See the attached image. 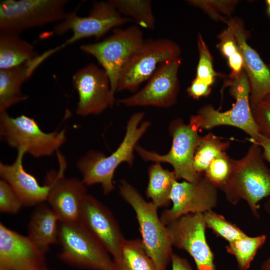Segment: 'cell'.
Masks as SVG:
<instances>
[{
	"instance_id": "obj_42",
	"label": "cell",
	"mask_w": 270,
	"mask_h": 270,
	"mask_svg": "<svg viewBox=\"0 0 270 270\" xmlns=\"http://www.w3.org/2000/svg\"><path fill=\"white\" fill-rule=\"evenodd\" d=\"M265 206L270 207V199L266 202Z\"/></svg>"
},
{
	"instance_id": "obj_20",
	"label": "cell",
	"mask_w": 270,
	"mask_h": 270,
	"mask_svg": "<svg viewBox=\"0 0 270 270\" xmlns=\"http://www.w3.org/2000/svg\"><path fill=\"white\" fill-rule=\"evenodd\" d=\"M17 150L16 158L12 164L0 163V176L10 186L23 206H36L47 200L50 186H40L37 179L25 170L23 160L26 152L23 148Z\"/></svg>"
},
{
	"instance_id": "obj_19",
	"label": "cell",
	"mask_w": 270,
	"mask_h": 270,
	"mask_svg": "<svg viewBox=\"0 0 270 270\" xmlns=\"http://www.w3.org/2000/svg\"><path fill=\"white\" fill-rule=\"evenodd\" d=\"M224 22L232 31L244 59V70L250 83L251 109L270 94V70L257 52L247 42L243 22L230 18Z\"/></svg>"
},
{
	"instance_id": "obj_39",
	"label": "cell",
	"mask_w": 270,
	"mask_h": 270,
	"mask_svg": "<svg viewBox=\"0 0 270 270\" xmlns=\"http://www.w3.org/2000/svg\"><path fill=\"white\" fill-rule=\"evenodd\" d=\"M256 144L262 148L265 160L270 163V138L260 134Z\"/></svg>"
},
{
	"instance_id": "obj_44",
	"label": "cell",
	"mask_w": 270,
	"mask_h": 270,
	"mask_svg": "<svg viewBox=\"0 0 270 270\" xmlns=\"http://www.w3.org/2000/svg\"><path fill=\"white\" fill-rule=\"evenodd\" d=\"M268 68H270V66H268Z\"/></svg>"
},
{
	"instance_id": "obj_36",
	"label": "cell",
	"mask_w": 270,
	"mask_h": 270,
	"mask_svg": "<svg viewBox=\"0 0 270 270\" xmlns=\"http://www.w3.org/2000/svg\"><path fill=\"white\" fill-rule=\"evenodd\" d=\"M210 86L204 80L196 78L192 82L187 91L190 97L194 100H198L210 94Z\"/></svg>"
},
{
	"instance_id": "obj_17",
	"label": "cell",
	"mask_w": 270,
	"mask_h": 270,
	"mask_svg": "<svg viewBox=\"0 0 270 270\" xmlns=\"http://www.w3.org/2000/svg\"><path fill=\"white\" fill-rule=\"evenodd\" d=\"M78 221L102 244L112 256H119L125 238L112 212L92 195L87 194L82 205Z\"/></svg>"
},
{
	"instance_id": "obj_24",
	"label": "cell",
	"mask_w": 270,
	"mask_h": 270,
	"mask_svg": "<svg viewBox=\"0 0 270 270\" xmlns=\"http://www.w3.org/2000/svg\"><path fill=\"white\" fill-rule=\"evenodd\" d=\"M147 196L158 208H167L170 204V194L175 181V174L164 169L160 163L151 166L148 170Z\"/></svg>"
},
{
	"instance_id": "obj_32",
	"label": "cell",
	"mask_w": 270,
	"mask_h": 270,
	"mask_svg": "<svg viewBox=\"0 0 270 270\" xmlns=\"http://www.w3.org/2000/svg\"><path fill=\"white\" fill-rule=\"evenodd\" d=\"M187 2L193 6L202 9L212 18L215 20H220L224 22L226 20L222 16V14L230 16L237 2L235 0H188Z\"/></svg>"
},
{
	"instance_id": "obj_10",
	"label": "cell",
	"mask_w": 270,
	"mask_h": 270,
	"mask_svg": "<svg viewBox=\"0 0 270 270\" xmlns=\"http://www.w3.org/2000/svg\"><path fill=\"white\" fill-rule=\"evenodd\" d=\"M142 31L138 26L114 30L104 40L82 45L81 50L94 56L107 73L110 90L114 97L122 70L132 54L144 42Z\"/></svg>"
},
{
	"instance_id": "obj_11",
	"label": "cell",
	"mask_w": 270,
	"mask_h": 270,
	"mask_svg": "<svg viewBox=\"0 0 270 270\" xmlns=\"http://www.w3.org/2000/svg\"><path fill=\"white\" fill-rule=\"evenodd\" d=\"M180 53L179 46L170 40H144L124 66L117 91L136 92L144 82L153 76L158 65L180 58Z\"/></svg>"
},
{
	"instance_id": "obj_40",
	"label": "cell",
	"mask_w": 270,
	"mask_h": 270,
	"mask_svg": "<svg viewBox=\"0 0 270 270\" xmlns=\"http://www.w3.org/2000/svg\"><path fill=\"white\" fill-rule=\"evenodd\" d=\"M266 211L270 214V207L264 206ZM260 270H270V256L262 264Z\"/></svg>"
},
{
	"instance_id": "obj_13",
	"label": "cell",
	"mask_w": 270,
	"mask_h": 270,
	"mask_svg": "<svg viewBox=\"0 0 270 270\" xmlns=\"http://www.w3.org/2000/svg\"><path fill=\"white\" fill-rule=\"evenodd\" d=\"M167 226L172 246L188 253L197 270H216L214 255L206 238L203 214L184 215Z\"/></svg>"
},
{
	"instance_id": "obj_34",
	"label": "cell",
	"mask_w": 270,
	"mask_h": 270,
	"mask_svg": "<svg viewBox=\"0 0 270 270\" xmlns=\"http://www.w3.org/2000/svg\"><path fill=\"white\" fill-rule=\"evenodd\" d=\"M252 112L260 134L270 138V94L252 108Z\"/></svg>"
},
{
	"instance_id": "obj_43",
	"label": "cell",
	"mask_w": 270,
	"mask_h": 270,
	"mask_svg": "<svg viewBox=\"0 0 270 270\" xmlns=\"http://www.w3.org/2000/svg\"><path fill=\"white\" fill-rule=\"evenodd\" d=\"M48 270V269L47 268H45V269H44V270Z\"/></svg>"
},
{
	"instance_id": "obj_41",
	"label": "cell",
	"mask_w": 270,
	"mask_h": 270,
	"mask_svg": "<svg viewBox=\"0 0 270 270\" xmlns=\"http://www.w3.org/2000/svg\"><path fill=\"white\" fill-rule=\"evenodd\" d=\"M266 4L268 6V14L270 15V0H266Z\"/></svg>"
},
{
	"instance_id": "obj_3",
	"label": "cell",
	"mask_w": 270,
	"mask_h": 270,
	"mask_svg": "<svg viewBox=\"0 0 270 270\" xmlns=\"http://www.w3.org/2000/svg\"><path fill=\"white\" fill-rule=\"evenodd\" d=\"M120 193L136 214L145 250L158 270H166L171 262L172 244L168 228L158 213V208L146 201L139 192L125 180L120 181Z\"/></svg>"
},
{
	"instance_id": "obj_6",
	"label": "cell",
	"mask_w": 270,
	"mask_h": 270,
	"mask_svg": "<svg viewBox=\"0 0 270 270\" xmlns=\"http://www.w3.org/2000/svg\"><path fill=\"white\" fill-rule=\"evenodd\" d=\"M78 8L68 13L66 18L54 30L56 35H62L71 30L72 36L62 45L38 56L35 59L36 65L39 66L54 54L77 41L90 37L100 38L112 28L133 21L122 16L108 1L94 2L86 17L78 16Z\"/></svg>"
},
{
	"instance_id": "obj_33",
	"label": "cell",
	"mask_w": 270,
	"mask_h": 270,
	"mask_svg": "<svg viewBox=\"0 0 270 270\" xmlns=\"http://www.w3.org/2000/svg\"><path fill=\"white\" fill-rule=\"evenodd\" d=\"M23 206L10 186L4 180H0V211L10 214L18 213Z\"/></svg>"
},
{
	"instance_id": "obj_15",
	"label": "cell",
	"mask_w": 270,
	"mask_h": 270,
	"mask_svg": "<svg viewBox=\"0 0 270 270\" xmlns=\"http://www.w3.org/2000/svg\"><path fill=\"white\" fill-rule=\"evenodd\" d=\"M180 64V58L162 64L142 90L118 102L128 107L172 106L179 92L178 72Z\"/></svg>"
},
{
	"instance_id": "obj_8",
	"label": "cell",
	"mask_w": 270,
	"mask_h": 270,
	"mask_svg": "<svg viewBox=\"0 0 270 270\" xmlns=\"http://www.w3.org/2000/svg\"><path fill=\"white\" fill-rule=\"evenodd\" d=\"M67 0H4L0 2V32L19 34L64 20Z\"/></svg>"
},
{
	"instance_id": "obj_9",
	"label": "cell",
	"mask_w": 270,
	"mask_h": 270,
	"mask_svg": "<svg viewBox=\"0 0 270 270\" xmlns=\"http://www.w3.org/2000/svg\"><path fill=\"white\" fill-rule=\"evenodd\" d=\"M227 86L236 103L231 110L224 112L210 105L202 107L197 114L200 128L210 130L222 126L236 127L246 133L252 142L256 144L260 133L252 112L250 83L244 70L239 76L228 80Z\"/></svg>"
},
{
	"instance_id": "obj_26",
	"label": "cell",
	"mask_w": 270,
	"mask_h": 270,
	"mask_svg": "<svg viewBox=\"0 0 270 270\" xmlns=\"http://www.w3.org/2000/svg\"><path fill=\"white\" fill-rule=\"evenodd\" d=\"M108 2L123 16L140 26L154 30L156 20L150 0H110Z\"/></svg>"
},
{
	"instance_id": "obj_27",
	"label": "cell",
	"mask_w": 270,
	"mask_h": 270,
	"mask_svg": "<svg viewBox=\"0 0 270 270\" xmlns=\"http://www.w3.org/2000/svg\"><path fill=\"white\" fill-rule=\"evenodd\" d=\"M230 144L212 133L202 137L194 156L195 170L199 174L205 172L212 161L226 152Z\"/></svg>"
},
{
	"instance_id": "obj_4",
	"label": "cell",
	"mask_w": 270,
	"mask_h": 270,
	"mask_svg": "<svg viewBox=\"0 0 270 270\" xmlns=\"http://www.w3.org/2000/svg\"><path fill=\"white\" fill-rule=\"evenodd\" d=\"M58 258L70 266L87 270H112L113 259L98 239L80 222L59 224Z\"/></svg>"
},
{
	"instance_id": "obj_14",
	"label": "cell",
	"mask_w": 270,
	"mask_h": 270,
	"mask_svg": "<svg viewBox=\"0 0 270 270\" xmlns=\"http://www.w3.org/2000/svg\"><path fill=\"white\" fill-rule=\"evenodd\" d=\"M72 82L78 96L77 114H99L114 104L109 77L97 65L90 64L78 70L73 76Z\"/></svg>"
},
{
	"instance_id": "obj_18",
	"label": "cell",
	"mask_w": 270,
	"mask_h": 270,
	"mask_svg": "<svg viewBox=\"0 0 270 270\" xmlns=\"http://www.w3.org/2000/svg\"><path fill=\"white\" fill-rule=\"evenodd\" d=\"M46 252L28 236L0 224V270H43Z\"/></svg>"
},
{
	"instance_id": "obj_16",
	"label": "cell",
	"mask_w": 270,
	"mask_h": 270,
	"mask_svg": "<svg viewBox=\"0 0 270 270\" xmlns=\"http://www.w3.org/2000/svg\"><path fill=\"white\" fill-rule=\"evenodd\" d=\"M58 160L59 170L51 171L47 174L45 184H49L50 189L46 201L60 221H78L82 204L87 194L86 186L82 180L66 178V160L60 154Z\"/></svg>"
},
{
	"instance_id": "obj_31",
	"label": "cell",
	"mask_w": 270,
	"mask_h": 270,
	"mask_svg": "<svg viewBox=\"0 0 270 270\" xmlns=\"http://www.w3.org/2000/svg\"><path fill=\"white\" fill-rule=\"evenodd\" d=\"M198 47L199 61L196 78L204 80L211 86L214 82L215 78L218 74L214 69L212 56L200 34L198 39Z\"/></svg>"
},
{
	"instance_id": "obj_2",
	"label": "cell",
	"mask_w": 270,
	"mask_h": 270,
	"mask_svg": "<svg viewBox=\"0 0 270 270\" xmlns=\"http://www.w3.org/2000/svg\"><path fill=\"white\" fill-rule=\"evenodd\" d=\"M264 160L261 146L252 143L244 158L233 160L230 176L220 188L231 204L245 200L258 218L260 202L270 196V169Z\"/></svg>"
},
{
	"instance_id": "obj_5",
	"label": "cell",
	"mask_w": 270,
	"mask_h": 270,
	"mask_svg": "<svg viewBox=\"0 0 270 270\" xmlns=\"http://www.w3.org/2000/svg\"><path fill=\"white\" fill-rule=\"evenodd\" d=\"M200 128V120L197 114L191 117L188 124H184L182 120H176L170 126L172 144L167 154L160 155L138 146L135 150L146 161L172 165L177 180L194 182L202 174H198L194 167L195 152L202 138L198 134Z\"/></svg>"
},
{
	"instance_id": "obj_1",
	"label": "cell",
	"mask_w": 270,
	"mask_h": 270,
	"mask_svg": "<svg viewBox=\"0 0 270 270\" xmlns=\"http://www.w3.org/2000/svg\"><path fill=\"white\" fill-rule=\"evenodd\" d=\"M144 116V113L138 112L131 116L123 141L110 156L90 151L78 160L77 167L82 174V181L86 186L100 184L105 195L114 190L113 179L116 170L123 162L132 166L137 143L150 126L148 121L139 125Z\"/></svg>"
},
{
	"instance_id": "obj_35",
	"label": "cell",
	"mask_w": 270,
	"mask_h": 270,
	"mask_svg": "<svg viewBox=\"0 0 270 270\" xmlns=\"http://www.w3.org/2000/svg\"><path fill=\"white\" fill-rule=\"evenodd\" d=\"M220 42L218 45L222 54L228 58L239 52L234 35L230 28H228L219 36Z\"/></svg>"
},
{
	"instance_id": "obj_12",
	"label": "cell",
	"mask_w": 270,
	"mask_h": 270,
	"mask_svg": "<svg viewBox=\"0 0 270 270\" xmlns=\"http://www.w3.org/2000/svg\"><path fill=\"white\" fill-rule=\"evenodd\" d=\"M218 190L204 174L194 182L175 181L170 194L172 206L162 212V222L168 226L184 215L212 210L218 204Z\"/></svg>"
},
{
	"instance_id": "obj_23",
	"label": "cell",
	"mask_w": 270,
	"mask_h": 270,
	"mask_svg": "<svg viewBox=\"0 0 270 270\" xmlns=\"http://www.w3.org/2000/svg\"><path fill=\"white\" fill-rule=\"evenodd\" d=\"M30 78L26 64L0 70V112L28 98L22 93L21 87Z\"/></svg>"
},
{
	"instance_id": "obj_28",
	"label": "cell",
	"mask_w": 270,
	"mask_h": 270,
	"mask_svg": "<svg viewBox=\"0 0 270 270\" xmlns=\"http://www.w3.org/2000/svg\"><path fill=\"white\" fill-rule=\"evenodd\" d=\"M266 236L250 237L246 235L226 246L227 252L236 260L240 270H248L258 250L266 240Z\"/></svg>"
},
{
	"instance_id": "obj_7",
	"label": "cell",
	"mask_w": 270,
	"mask_h": 270,
	"mask_svg": "<svg viewBox=\"0 0 270 270\" xmlns=\"http://www.w3.org/2000/svg\"><path fill=\"white\" fill-rule=\"evenodd\" d=\"M0 134L10 146L37 158L52 156L66 140L65 130L46 133L34 119L25 115L12 118L6 111L0 112Z\"/></svg>"
},
{
	"instance_id": "obj_29",
	"label": "cell",
	"mask_w": 270,
	"mask_h": 270,
	"mask_svg": "<svg viewBox=\"0 0 270 270\" xmlns=\"http://www.w3.org/2000/svg\"><path fill=\"white\" fill-rule=\"evenodd\" d=\"M203 214L206 228L212 230L218 236L224 238L229 243L246 235L238 226L226 220L221 214L212 210Z\"/></svg>"
},
{
	"instance_id": "obj_21",
	"label": "cell",
	"mask_w": 270,
	"mask_h": 270,
	"mask_svg": "<svg viewBox=\"0 0 270 270\" xmlns=\"http://www.w3.org/2000/svg\"><path fill=\"white\" fill-rule=\"evenodd\" d=\"M60 218L50 206H36L28 226V237L46 252L50 245L58 243Z\"/></svg>"
},
{
	"instance_id": "obj_30",
	"label": "cell",
	"mask_w": 270,
	"mask_h": 270,
	"mask_svg": "<svg viewBox=\"0 0 270 270\" xmlns=\"http://www.w3.org/2000/svg\"><path fill=\"white\" fill-rule=\"evenodd\" d=\"M233 159L224 152L214 159L204 172L206 178L218 188L228 180L232 170Z\"/></svg>"
},
{
	"instance_id": "obj_25",
	"label": "cell",
	"mask_w": 270,
	"mask_h": 270,
	"mask_svg": "<svg viewBox=\"0 0 270 270\" xmlns=\"http://www.w3.org/2000/svg\"><path fill=\"white\" fill-rule=\"evenodd\" d=\"M112 259V270H158L138 238L126 240L119 256Z\"/></svg>"
},
{
	"instance_id": "obj_37",
	"label": "cell",
	"mask_w": 270,
	"mask_h": 270,
	"mask_svg": "<svg viewBox=\"0 0 270 270\" xmlns=\"http://www.w3.org/2000/svg\"><path fill=\"white\" fill-rule=\"evenodd\" d=\"M228 62L232 70L231 78L239 76L244 70V59L240 50L228 58Z\"/></svg>"
},
{
	"instance_id": "obj_22",
	"label": "cell",
	"mask_w": 270,
	"mask_h": 270,
	"mask_svg": "<svg viewBox=\"0 0 270 270\" xmlns=\"http://www.w3.org/2000/svg\"><path fill=\"white\" fill-rule=\"evenodd\" d=\"M38 56L33 46L18 34L0 32V70L24 64Z\"/></svg>"
},
{
	"instance_id": "obj_38",
	"label": "cell",
	"mask_w": 270,
	"mask_h": 270,
	"mask_svg": "<svg viewBox=\"0 0 270 270\" xmlns=\"http://www.w3.org/2000/svg\"><path fill=\"white\" fill-rule=\"evenodd\" d=\"M171 262L172 270H193L188 262L176 254H172Z\"/></svg>"
}]
</instances>
